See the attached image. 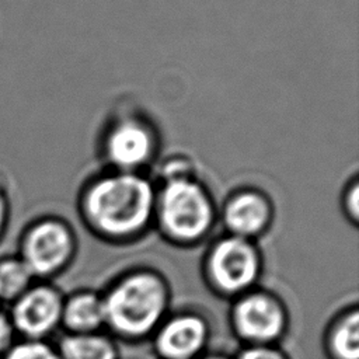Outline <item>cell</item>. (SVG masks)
<instances>
[{
  "label": "cell",
  "mask_w": 359,
  "mask_h": 359,
  "mask_svg": "<svg viewBox=\"0 0 359 359\" xmlns=\"http://www.w3.org/2000/svg\"><path fill=\"white\" fill-rule=\"evenodd\" d=\"M77 209L97 236L111 241L133 240L153 224V178L147 172L102 167L81 184Z\"/></svg>",
  "instance_id": "cell-1"
},
{
  "label": "cell",
  "mask_w": 359,
  "mask_h": 359,
  "mask_svg": "<svg viewBox=\"0 0 359 359\" xmlns=\"http://www.w3.org/2000/svg\"><path fill=\"white\" fill-rule=\"evenodd\" d=\"M154 182L153 223L178 244L201 241L216 219L215 198L191 158L172 156L161 163Z\"/></svg>",
  "instance_id": "cell-2"
},
{
  "label": "cell",
  "mask_w": 359,
  "mask_h": 359,
  "mask_svg": "<svg viewBox=\"0 0 359 359\" xmlns=\"http://www.w3.org/2000/svg\"><path fill=\"white\" fill-rule=\"evenodd\" d=\"M167 302V286L160 276L135 272L116 282L102 297L104 321L122 337L139 338L157 327Z\"/></svg>",
  "instance_id": "cell-3"
},
{
  "label": "cell",
  "mask_w": 359,
  "mask_h": 359,
  "mask_svg": "<svg viewBox=\"0 0 359 359\" xmlns=\"http://www.w3.org/2000/svg\"><path fill=\"white\" fill-rule=\"evenodd\" d=\"M98 150L107 168L146 172L157 161L160 133L146 114L122 109L102 126Z\"/></svg>",
  "instance_id": "cell-4"
},
{
  "label": "cell",
  "mask_w": 359,
  "mask_h": 359,
  "mask_svg": "<svg viewBox=\"0 0 359 359\" xmlns=\"http://www.w3.org/2000/svg\"><path fill=\"white\" fill-rule=\"evenodd\" d=\"M76 251L70 224L57 216H41L25 226L18 237L17 255L35 280H49L67 268Z\"/></svg>",
  "instance_id": "cell-5"
},
{
  "label": "cell",
  "mask_w": 359,
  "mask_h": 359,
  "mask_svg": "<svg viewBox=\"0 0 359 359\" xmlns=\"http://www.w3.org/2000/svg\"><path fill=\"white\" fill-rule=\"evenodd\" d=\"M63 300L49 280H35L6 306L17 338L48 341L62 323Z\"/></svg>",
  "instance_id": "cell-6"
},
{
  "label": "cell",
  "mask_w": 359,
  "mask_h": 359,
  "mask_svg": "<svg viewBox=\"0 0 359 359\" xmlns=\"http://www.w3.org/2000/svg\"><path fill=\"white\" fill-rule=\"evenodd\" d=\"M261 259L252 240L227 234L209 251L208 271L213 285L227 293L245 292L257 280Z\"/></svg>",
  "instance_id": "cell-7"
},
{
  "label": "cell",
  "mask_w": 359,
  "mask_h": 359,
  "mask_svg": "<svg viewBox=\"0 0 359 359\" xmlns=\"http://www.w3.org/2000/svg\"><path fill=\"white\" fill-rule=\"evenodd\" d=\"M286 316L282 304L268 293L244 294L233 309L237 334L254 345H268L285 330Z\"/></svg>",
  "instance_id": "cell-8"
},
{
  "label": "cell",
  "mask_w": 359,
  "mask_h": 359,
  "mask_svg": "<svg viewBox=\"0 0 359 359\" xmlns=\"http://www.w3.org/2000/svg\"><path fill=\"white\" fill-rule=\"evenodd\" d=\"M220 215L227 234L252 240L271 226L273 203L265 191L244 185L227 195Z\"/></svg>",
  "instance_id": "cell-9"
},
{
  "label": "cell",
  "mask_w": 359,
  "mask_h": 359,
  "mask_svg": "<svg viewBox=\"0 0 359 359\" xmlns=\"http://www.w3.org/2000/svg\"><path fill=\"white\" fill-rule=\"evenodd\" d=\"M208 325L196 314H181L164 323L156 335V349L164 359H192L206 344Z\"/></svg>",
  "instance_id": "cell-10"
},
{
  "label": "cell",
  "mask_w": 359,
  "mask_h": 359,
  "mask_svg": "<svg viewBox=\"0 0 359 359\" xmlns=\"http://www.w3.org/2000/svg\"><path fill=\"white\" fill-rule=\"evenodd\" d=\"M104 321L102 297L93 292H79L63 300L62 323L69 334L94 332Z\"/></svg>",
  "instance_id": "cell-11"
},
{
  "label": "cell",
  "mask_w": 359,
  "mask_h": 359,
  "mask_svg": "<svg viewBox=\"0 0 359 359\" xmlns=\"http://www.w3.org/2000/svg\"><path fill=\"white\" fill-rule=\"evenodd\" d=\"M60 359H116V348L107 337L67 334L55 345Z\"/></svg>",
  "instance_id": "cell-12"
},
{
  "label": "cell",
  "mask_w": 359,
  "mask_h": 359,
  "mask_svg": "<svg viewBox=\"0 0 359 359\" xmlns=\"http://www.w3.org/2000/svg\"><path fill=\"white\" fill-rule=\"evenodd\" d=\"M35 278L20 259L17 254L0 255V304L8 306L24 290H27Z\"/></svg>",
  "instance_id": "cell-13"
},
{
  "label": "cell",
  "mask_w": 359,
  "mask_h": 359,
  "mask_svg": "<svg viewBox=\"0 0 359 359\" xmlns=\"http://www.w3.org/2000/svg\"><path fill=\"white\" fill-rule=\"evenodd\" d=\"M330 349L335 359H359V313L352 310L334 327Z\"/></svg>",
  "instance_id": "cell-14"
},
{
  "label": "cell",
  "mask_w": 359,
  "mask_h": 359,
  "mask_svg": "<svg viewBox=\"0 0 359 359\" xmlns=\"http://www.w3.org/2000/svg\"><path fill=\"white\" fill-rule=\"evenodd\" d=\"M0 359H60V355L48 341L17 338Z\"/></svg>",
  "instance_id": "cell-15"
},
{
  "label": "cell",
  "mask_w": 359,
  "mask_h": 359,
  "mask_svg": "<svg viewBox=\"0 0 359 359\" xmlns=\"http://www.w3.org/2000/svg\"><path fill=\"white\" fill-rule=\"evenodd\" d=\"M342 209L352 223H358L359 219V181L358 177H352L346 181L342 189Z\"/></svg>",
  "instance_id": "cell-16"
},
{
  "label": "cell",
  "mask_w": 359,
  "mask_h": 359,
  "mask_svg": "<svg viewBox=\"0 0 359 359\" xmlns=\"http://www.w3.org/2000/svg\"><path fill=\"white\" fill-rule=\"evenodd\" d=\"M17 335L13 328L8 311L6 306L0 304V358L8 351V348L15 342Z\"/></svg>",
  "instance_id": "cell-17"
},
{
  "label": "cell",
  "mask_w": 359,
  "mask_h": 359,
  "mask_svg": "<svg viewBox=\"0 0 359 359\" xmlns=\"http://www.w3.org/2000/svg\"><path fill=\"white\" fill-rule=\"evenodd\" d=\"M238 359H286L282 352L268 345H254L243 351Z\"/></svg>",
  "instance_id": "cell-18"
},
{
  "label": "cell",
  "mask_w": 359,
  "mask_h": 359,
  "mask_svg": "<svg viewBox=\"0 0 359 359\" xmlns=\"http://www.w3.org/2000/svg\"><path fill=\"white\" fill-rule=\"evenodd\" d=\"M10 213H11V206H10L8 195L6 189L0 185V243L7 233V227L10 223Z\"/></svg>",
  "instance_id": "cell-19"
},
{
  "label": "cell",
  "mask_w": 359,
  "mask_h": 359,
  "mask_svg": "<svg viewBox=\"0 0 359 359\" xmlns=\"http://www.w3.org/2000/svg\"><path fill=\"white\" fill-rule=\"evenodd\" d=\"M203 359H226V358H222V356H208V358H203Z\"/></svg>",
  "instance_id": "cell-20"
}]
</instances>
